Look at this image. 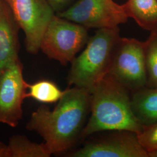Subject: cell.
Wrapping results in <instances>:
<instances>
[{
  "label": "cell",
  "instance_id": "obj_1",
  "mask_svg": "<svg viewBox=\"0 0 157 157\" xmlns=\"http://www.w3.org/2000/svg\"><path fill=\"white\" fill-rule=\"evenodd\" d=\"M90 110L89 91L77 87L68 88L52 111L42 105L34 111L26 129L43 138L52 155L62 154L80 140Z\"/></svg>",
  "mask_w": 157,
  "mask_h": 157
},
{
  "label": "cell",
  "instance_id": "obj_2",
  "mask_svg": "<svg viewBox=\"0 0 157 157\" xmlns=\"http://www.w3.org/2000/svg\"><path fill=\"white\" fill-rule=\"evenodd\" d=\"M90 113L80 140L101 132L128 130L138 134L143 128L133 112L130 91L108 73L90 92Z\"/></svg>",
  "mask_w": 157,
  "mask_h": 157
},
{
  "label": "cell",
  "instance_id": "obj_3",
  "mask_svg": "<svg viewBox=\"0 0 157 157\" xmlns=\"http://www.w3.org/2000/svg\"><path fill=\"white\" fill-rule=\"evenodd\" d=\"M119 28L97 29L83 51L71 62L67 75L69 86L89 91L108 73L115 45L121 37Z\"/></svg>",
  "mask_w": 157,
  "mask_h": 157
},
{
  "label": "cell",
  "instance_id": "obj_4",
  "mask_svg": "<svg viewBox=\"0 0 157 157\" xmlns=\"http://www.w3.org/2000/svg\"><path fill=\"white\" fill-rule=\"evenodd\" d=\"M89 39L87 29L56 14L43 35L40 50L65 66L73 61Z\"/></svg>",
  "mask_w": 157,
  "mask_h": 157
},
{
  "label": "cell",
  "instance_id": "obj_5",
  "mask_svg": "<svg viewBox=\"0 0 157 157\" xmlns=\"http://www.w3.org/2000/svg\"><path fill=\"white\" fill-rule=\"evenodd\" d=\"M108 74L130 93L147 86L144 42L121 37L113 50Z\"/></svg>",
  "mask_w": 157,
  "mask_h": 157
},
{
  "label": "cell",
  "instance_id": "obj_6",
  "mask_svg": "<svg viewBox=\"0 0 157 157\" xmlns=\"http://www.w3.org/2000/svg\"><path fill=\"white\" fill-rule=\"evenodd\" d=\"M25 34V48L35 55L43 35L56 14L47 0H4Z\"/></svg>",
  "mask_w": 157,
  "mask_h": 157
},
{
  "label": "cell",
  "instance_id": "obj_7",
  "mask_svg": "<svg viewBox=\"0 0 157 157\" xmlns=\"http://www.w3.org/2000/svg\"><path fill=\"white\" fill-rule=\"evenodd\" d=\"M56 15L87 29L118 28L129 19L123 5L113 0H77L67 10Z\"/></svg>",
  "mask_w": 157,
  "mask_h": 157
},
{
  "label": "cell",
  "instance_id": "obj_8",
  "mask_svg": "<svg viewBox=\"0 0 157 157\" xmlns=\"http://www.w3.org/2000/svg\"><path fill=\"white\" fill-rule=\"evenodd\" d=\"M23 69L18 59L0 73V123L11 128H16L22 119L23 102L27 98Z\"/></svg>",
  "mask_w": 157,
  "mask_h": 157
},
{
  "label": "cell",
  "instance_id": "obj_9",
  "mask_svg": "<svg viewBox=\"0 0 157 157\" xmlns=\"http://www.w3.org/2000/svg\"><path fill=\"white\" fill-rule=\"evenodd\" d=\"M111 133L87 141L68 154L71 157H148L137 135L128 130L109 131Z\"/></svg>",
  "mask_w": 157,
  "mask_h": 157
},
{
  "label": "cell",
  "instance_id": "obj_10",
  "mask_svg": "<svg viewBox=\"0 0 157 157\" xmlns=\"http://www.w3.org/2000/svg\"><path fill=\"white\" fill-rule=\"evenodd\" d=\"M19 29L11 9L0 0V73L19 59Z\"/></svg>",
  "mask_w": 157,
  "mask_h": 157
},
{
  "label": "cell",
  "instance_id": "obj_11",
  "mask_svg": "<svg viewBox=\"0 0 157 157\" xmlns=\"http://www.w3.org/2000/svg\"><path fill=\"white\" fill-rule=\"evenodd\" d=\"M131 105L137 121L143 126L157 122V86H146L131 93Z\"/></svg>",
  "mask_w": 157,
  "mask_h": 157
},
{
  "label": "cell",
  "instance_id": "obj_12",
  "mask_svg": "<svg viewBox=\"0 0 157 157\" xmlns=\"http://www.w3.org/2000/svg\"><path fill=\"white\" fill-rule=\"evenodd\" d=\"M122 5L126 15L140 28L157 30V0H128Z\"/></svg>",
  "mask_w": 157,
  "mask_h": 157
},
{
  "label": "cell",
  "instance_id": "obj_13",
  "mask_svg": "<svg viewBox=\"0 0 157 157\" xmlns=\"http://www.w3.org/2000/svg\"><path fill=\"white\" fill-rule=\"evenodd\" d=\"M7 148L8 157H50L52 155L44 143H34L23 135L11 137Z\"/></svg>",
  "mask_w": 157,
  "mask_h": 157
},
{
  "label": "cell",
  "instance_id": "obj_14",
  "mask_svg": "<svg viewBox=\"0 0 157 157\" xmlns=\"http://www.w3.org/2000/svg\"><path fill=\"white\" fill-rule=\"evenodd\" d=\"M65 93L54 82L40 80L32 84L27 83V98L43 104H52L59 101Z\"/></svg>",
  "mask_w": 157,
  "mask_h": 157
},
{
  "label": "cell",
  "instance_id": "obj_15",
  "mask_svg": "<svg viewBox=\"0 0 157 157\" xmlns=\"http://www.w3.org/2000/svg\"><path fill=\"white\" fill-rule=\"evenodd\" d=\"M144 42V60L147 77V86H157V30L151 32Z\"/></svg>",
  "mask_w": 157,
  "mask_h": 157
},
{
  "label": "cell",
  "instance_id": "obj_16",
  "mask_svg": "<svg viewBox=\"0 0 157 157\" xmlns=\"http://www.w3.org/2000/svg\"><path fill=\"white\" fill-rule=\"evenodd\" d=\"M137 135L139 143L147 152L157 150V122L143 126L141 131Z\"/></svg>",
  "mask_w": 157,
  "mask_h": 157
},
{
  "label": "cell",
  "instance_id": "obj_17",
  "mask_svg": "<svg viewBox=\"0 0 157 157\" xmlns=\"http://www.w3.org/2000/svg\"><path fill=\"white\" fill-rule=\"evenodd\" d=\"M54 12L57 14L67 10L77 0H47Z\"/></svg>",
  "mask_w": 157,
  "mask_h": 157
},
{
  "label": "cell",
  "instance_id": "obj_18",
  "mask_svg": "<svg viewBox=\"0 0 157 157\" xmlns=\"http://www.w3.org/2000/svg\"><path fill=\"white\" fill-rule=\"evenodd\" d=\"M0 157H8L7 144L0 141Z\"/></svg>",
  "mask_w": 157,
  "mask_h": 157
},
{
  "label": "cell",
  "instance_id": "obj_19",
  "mask_svg": "<svg viewBox=\"0 0 157 157\" xmlns=\"http://www.w3.org/2000/svg\"><path fill=\"white\" fill-rule=\"evenodd\" d=\"M148 157H157V150L147 152Z\"/></svg>",
  "mask_w": 157,
  "mask_h": 157
}]
</instances>
